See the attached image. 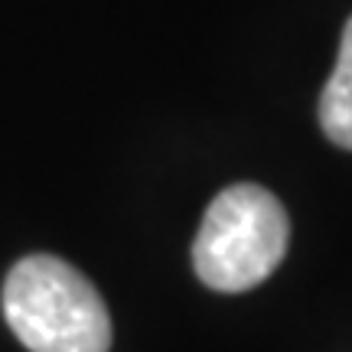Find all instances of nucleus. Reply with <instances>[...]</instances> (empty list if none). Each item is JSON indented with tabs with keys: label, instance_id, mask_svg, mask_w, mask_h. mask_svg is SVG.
<instances>
[{
	"label": "nucleus",
	"instance_id": "2",
	"mask_svg": "<svg viewBox=\"0 0 352 352\" xmlns=\"http://www.w3.org/2000/svg\"><path fill=\"white\" fill-rule=\"evenodd\" d=\"M290 222L274 192L254 183L222 189L202 215L192 267L206 287L241 294L258 287L284 261Z\"/></svg>",
	"mask_w": 352,
	"mask_h": 352
},
{
	"label": "nucleus",
	"instance_id": "1",
	"mask_svg": "<svg viewBox=\"0 0 352 352\" xmlns=\"http://www.w3.org/2000/svg\"><path fill=\"white\" fill-rule=\"evenodd\" d=\"M3 314L30 352H108L111 316L95 284L69 261L30 254L3 284Z\"/></svg>",
	"mask_w": 352,
	"mask_h": 352
},
{
	"label": "nucleus",
	"instance_id": "3",
	"mask_svg": "<svg viewBox=\"0 0 352 352\" xmlns=\"http://www.w3.org/2000/svg\"><path fill=\"white\" fill-rule=\"evenodd\" d=\"M320 127L336 147L352 151V16L342 26L340 56L320 95Z\"/></svg>",
	"mask_w": 352,
	"mask_h": 352
}]
</instances>
